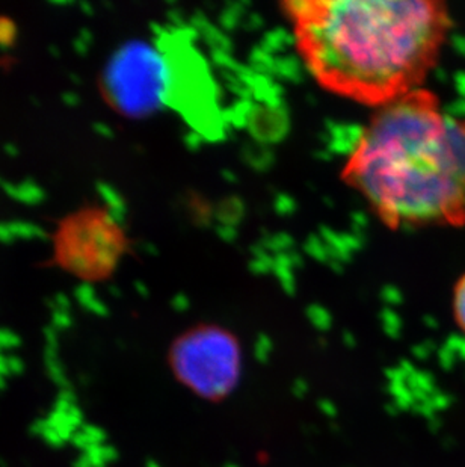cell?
Masks as SVG:
<instances>
[{
    "instance_id": "obj_3",
    "label": "cell",
    "mask_w": 465,
    "mask_h": 467,
    "mask_svg": "<svg viewBox=\"0 0 465 467\" xmlns=\"http://www.w3.org/2000/svg\"><path fill=\"white\" fill-rule=\"evenodd\" d=\"M126 230L98 206L79 209L57 224L53 234V264L87 282L109 278L128 254Z\"/></svg>"
},
{
    "instance_id": "obj_9",
    "label": "cell",
    "mask_w": 465,
    "mask_h": 467,
    "mask_svg": "<svg viewBox=\"0 0 465 467\" xmlns=\"http://www.w3.org/2000/svg\"><path fill=\"white\" fill-rule=\"evenodd\" d=\"M4 386H5V379H4V377H0V390H2V389H4Z\"/></svg>"
},
{
    "instance_id": "obj_4",
    "label": "cell",
    "mask_w": 465,
    "mask_h": 467,
    "mask_svg": "<svg viewBox=\"0 0 465 467\" xmlns=\"http://www.w3.org/2000/svg\"><path fill=\"white\" fill-rule=\"evenodd\" d=\"M170 362L177 379L207 401L232 395L242 375V348L225 327L200 324L172 342Z\"/></svg>"
},
{
    "instance_id": "obj_2",
    "label": "cell",
    "mask_w": 465,
    "mask_h": 467,
    "mask_svg": "<svg viewBox=\"0 0 465 467\" xmlns=\"http://www.w3.org/2000/svg\"><path fill=\"white\" fill-rule=\"evenodd\" d=\"M342 182L390 230L465 224V119L418 88L373 110Z\"/></svg>"
},
{
    "instance_id": "obj_6",
    "label": "cell",
    "mask_w": 465,
    "mask_h": 467,
    "mask_svg": "<svg viewBox=\"0 0 465 467\" xmlns=\"http://www.w3.org/2000/svg\"><path fill=\"white\" fill-rule=\"evenodd\" d=\"M73 445L79 448L82 452L93 448V446L103 445L106 441L105 431L96 425H82V427L75 432V436L71 439Z\"/></svg>"
},
{
    "instance_id": "obj_8",
    "label": "cell",
    "mask_w": 465,
    "mask_h": 467,
    "mask_svg": "<svg viewBox=\"0 0 465 467\" xmlns=\"http://www.w3.org/2000/svg\"><path fill=\"white\" fill-rule=\"evenodd\" d=\"M147 467H160V466H159L158 463H154V462H149V463H147Z\"/></svg>"
},
{
    "instance_id": "obj_7",
    "label": "cell",
    "mask_w": 465,
    "mask_h": 467,
    "mask_svg": "<svg viewBox=\"0 0 465 467\" xmlns=\"http://www.w3.org/2000/svg\"><path fill=\"white\" fill-rule=\"evenodd\" d=\"M452 310L460 330L465 335V274L453 287Z\"/></svg>"
},
{
    "instance_id": "obj_5",
    "label": "cell",
    "mask_w": 465,
    "mask_h": 467,
    "mask_svg": "<svg viewBox=\"0 0 465 467\" xmlns=\"http://www.w3.org/2000/svg\"><path fill=\"white\" fill-rule=\"evenodd\" d=\"M110 109L128 119H144L168 99L170 68L162 49L130 41L110 57L98 82Z\"/></svg>"
},
{
    "instance_id": "obj_1",
    "label": "cell",
    "mask_w": 465,
    "mask_h": 467,
    "mask_svg": "<svg viewBox=\"0 0 465 467\" xmlns=\"http://www.w3.org/2000/svg\"><path fill=\"white\" fill-rule=\"evenodd\" d=\"M280 8L315 82L373 110L423 88L452 29L439 0H285Z\"/></svg>"
}]
</instances>
